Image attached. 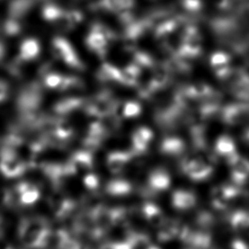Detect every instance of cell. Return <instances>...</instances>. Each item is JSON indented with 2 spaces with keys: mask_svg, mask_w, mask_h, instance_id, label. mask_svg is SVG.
Returning a JSON list of instances; mask_svg holds the SVG:
<instances>
[{
  "mask_svg": "<svg viewBox=\"0 0 249 249\" xmlns=\"http://www.w3.org/2000/svg\"><path fill=\"white\" fill-rule=\"evenodd\" d=\"M86 45L90 52L96 53L100 57H104L107 53L108 40L102 33L90 28V33L86 38Z\"/></svg>",
  "mask_w": 249,
  "mask_h": 249,
  "instance_id": "9",
  "label": "cell"
},
{
  "mask_svg": "<svg viewBox=\"0 0 249 249\" xmlns=\"http://www.w3.org/2000/svg\"><path fill=\"white\" fill-rule=\"evenodd\" d=\"M185 145L181 139L178 138H168L165 139L160 145V151L163 155L169 157H176L183 154Z\"/></svg>",
  "mask_w": 249,
  "mask_h": 249,
  "instance_id": "21",
  "label": "cell"
},
{
  "mask_svg": "<svg viewBox=\"0 0 249 249\" xmlns=\"http://www.w3.org/2000/svg\"><path fill=\"white\" fill-rule=\"evenodd\" d=\"M141 113V107L138 103L128 102L123 107V115L125 118H133Z\"/></svg>",
  "mask_w": 249,
  "mask_h": 249,
  "instance_id": "29",
  "label": "cell"
},
{
  "mask_svg": "<svg viewBox=\"0 0 249 249\" xmlns=\"http://www.w3.org/2000/svg\"><path fill=\"white\" fill-rule=\"evenodd\" d=\"M17 188L21 194V204H34L39 198V191L33 183H21Z\"/></svg>",
  "mask_w": 249,
  "mask_h": 249,
  "instance_id": "22",
  "label": "cell"
},
{
  "mask_svg": "<svg viewBox=\"0 0 249 249\" xmlns=\"http://www.w3.org/2000/svg\"><path fill=\"white\" fill-rule=\"evenodd\" d=\"M86 103L87 100L81 97H68L55 103L53 110L59 116H63L84 107Z\"/></svg>",
  "mask_w": 249,
  "mask_h": 249,
  "instance_id": "14",
  "label": "cell"
},
{
  "mask_svg": "<svg viewBox=\"0 0 249 249\" xmlns=\"http://www.w3.org/2000/svg\"><path fill=\"white\" fill-rule=\"evenodd\" d=\"M134 5V0H98L91 6L94 10H103L120 14L128 11Z\"/></svg>",
  "mask_w": 249,
  "mask_h": 249,
  "instance_id": "10",
  "label": "cell"
},
{
  "mask_svg": "<svg viewBox=\"0 0 249 249\" xmlns=\"http://www.w3.org/2000/svg\"><path fill=\"white\" fill-rule=\"evenodd\" d=\"M6 54V48L4 43L0 40V62L4 60V56Z\"/></svg>",
  "mask_w": 249,
  "mask_h": 249,
  "instance_id": "34",
  "label": "cell"
},
{
  "mask_svg": "<svg viewBox=\"0 0 249 249\" xmlns=\"http://www.w3.org/2000/svg\"><path fill=\"white\" fill-rule=\"evenodd\" d=\"M96 77L102 82L114 81L121 83L122 71L109 63H104L96 73Z\"/></svg>",
  "mask_w": 249,
  "mask_h": 249,
  "instance_id": "20",
  "label": "cell"
},
{
  "mask_svg": "<svg viewBox=\"0 0 249 249\" xmlns=\"http://www.w3.org/2000/svg\"><path fill=\"white\" fill-rule=\"evenodd\" d=\"M215 151L218 156L227 160V161L237 156L236 147L231 138L228 136H221L215 144Z\"/></svg>",
  "mask_w": 249,
  "mask_h": 249,
  "instance_id": "19",
  "label": "cell"
},
{
  "mask_svg": "<svg viewBox=\"0 0 249 249\" xmlns=\"http://www.w3.org/2000/svg\"><path fill=\"white\" fill-rule=\"evenodd\" d=\"M52 53L55 57L75 70H83V62L80 61L79 55L68 39L62 37H55L52 40Z\"/></svg>",
  "mask_w": 249,
  "mask_h": 249,
  "instance_id": "2",
  "label": "cell"
},
{
  "mask_svg": "<svg viewBox=\"0 0 249 249\" xmlns=\"http://www.w3.org/2000/svg\"><path fill=\"white\" fill-rule=\"evenodd\" d=\"M158 228V240L160 242H168L174 239L179 238L183 225H180L178 222L173 219H165V221L163 222Z\"/></svg>",
  "mask_w": 249,
  "mask_h": 249,
  "instance_id": "12",
  "label": "cell"
},
{
  "mask_svg": "<svg viewBox=\"0 0 249 249\" xmlns=\"http://www.w3.org/2000/svg\"><path fill=\"white\" fill-rule=\"evenodd\" d=\"M226 249H249V247L244 241L241 239L233 240Z\"/></svg>",
  "mask_w": 249,
  "mask_h": 249,
  "instance_id": "33",
  "label": "cell"
},
{
  "mask_svg": "<svg viewBox=\"0 0 249 249\" xmlns=\"http://www.w3.org/2000/svg\"><path fill=\"white\" fill-rule=\"evenodd\" d=\"M21 21L7 18V20L4 21V26H3V30L4 34L7 35L9 37H13L21 34Z\"/></svg>",
  "mask_w": 249,
  "mask_h": 249,
  "instance_id": "27",
  "label": "cell"
},
{
  "mask_svg": "<svg viewBox=\"0 0 249 249\" xmlns=\"http://www.w3.org/2000/svg\"><path fill=\"white\" fill-rule=\"evenodd\" d=\"M67 16L70 20L71 24L73 27L76 25L80 24L81 21L84 20V15L81 11H77V10H71V11H67Z\"/></svg>",
  "mask_w": 249,
  "mask_h": 249,
  "instance_id": "30",
  "label": "cell"
},
{
  "mask_svg": "<svg viewBox=\"0 0 249 249\" xmlns=\"http://www.w3.org/2000/svg\"><path fill=\"white\" fill-rule=\"evenodd\" d=\"M84 183L87 189H89L90 191H93L98 187L99 180L96 175H94L92 173H89L84 178Z\"/></svg>",
  "mask_w": 249,
  "mask_h": 249,
  "instance_id": "31",
  "label": "cell"
},
{
  "mask_svg": "<svg viewBox=\"0 0 249 249\" xmlns=\"http://www.w3.org/2000/svg\"><path fill=\"white\" fill-rule=\"evenodd\" d=\"M41 15L45 21L54 23L62 31H71L74 28L68 18L67 11L56 4H45L42 8Z\"/></svg>",
  "mask_w": 249,
  "mask_h": 249,
  "instance_id": "5",
  "label": "cell"
},
{
  "mask_svg": "<svg viewBox=\"0 0 249 249\" xmlns=\"http://www.w3.org/2000/svg\"><path fill=\"white\" fill-rule=\"evenodd\" d=\"M70 162L74 173L84 176L90 173V171L93 168V160L90 153L87 150L76 153Z\"/></svg>",
  "mask_w": 249,
  "mask_h": 249,
  "instance_id": "11",
  "label": "cell"
},
{
  "mask_svg": "<svg viewBox=\"0 0 249 249\" xmlns=\"http://www.w3.org/2000/svg\"><path fill=\"white\" fill-rule=\"evenodd\" d=\"M153 139V132L149 128L141 127L136 130L132 135V152L140 155L149 148Z\"/></svg>",
  "mask_w": 249,
  "mask_h": 249,
  "instance_id": "15",
  "label": "cell"
},
{
  "mask_svg": "<svg viewBox=\"0 0 249 249\" xmlns=\"http://www.w3.org/2000/svg\"><path fill=\"white\" fill-rule=\"evenodd\" d=\"M173 208L178 211H188L194 208L197 202L196 196L193 192L186 190H177L171 198Z\"/></svg>",
  "mask_w": 249,
  "mask_h": 249,
  "instance_id": "8",
  "label": "cell"
},
{
  "mask_svg": "<svg viewBox=\"0 0 249 249\" xmlns=\"http://www.w3.org/2000/svg\"><path fill=\"white\" fill-rule=\"evenodd\" d=\"M142 215L149 225L159 227L165 221V215L158 205L148 202L142 206Z\"/></svg>",
  "mask_w": 249,
  "mask_h": 249,
  "instance_id": "18",
  "label": "cell"
},
{
  "mask_svg": "<svg viewBox=\"0 0 249 249\" xmlns=\"http://www.w3.org/2000/svg\"><path fill=\"white\" fill-rule=\"evenodd\" d=\"M118 103L112 97L110 91L102 90L95 97L85 104V112L90 116L104 119L114 114Z\"/></svg>",
  "mask_w": 249,
  "mask_h": 249,
  "instance_id": "1",
  "label": "cell"
},
{
  "mask_svg": "<svg viewBox=\"0 0 249 249\" xmlns=\"http://www.w3.org/2000/svg\"><path fill=\"white\" fill-rule=\"evenodd\" d=\"M63 75L57 73H50L45 74L44 79V87L49 89L58 90L60 85L62 84Z\"/></svg>",
  "mask_w": 249,
  "mask_h": 249,
  "instance_id": "28",
  "label": "cell"
},
{
  "mask_svg": "<svg viewBox=\"0 0 249 249\" xmlns=\"http://www.w3.org/2000/svg\"><path fill=\"white\" fill-rule=\"evenodd\" d=\"M171 183V176L166 170L157 168L149 173L148 186L150 191L155 193L165 192L169 189Z\"/></svg>",
  "mask_w": 249,
  "mask_h": 249,
  "instance_id": "7",
  "label": "cell"
},
{
  "mask_svg": "<svg viewBox=\"0 0 249 249\" xmlns=\"http://www.w3.org/2000/svg\"><path fill=\"white\" fill-rule=\"evenodd\" d=\"M148 249H160V248H158V247H156V246L150 245V246H149V248H148Z\"/></svg>",
  "mask_w": 249,
  "mask_h": 249,
  "instance_id": "36",
  "label": "cell"
},
{
  "mask_svg": "<svg viewBox=\"0 0 249 249\" xmlns=\"http://www.w3.org/2000/svg\"><path fill=\"white\" fill-rule=\"evenodd\" d=\"M228 162L231 168V177L234 184L238 186L244 184L249 178V160L237 155Z\"/></svg>",
  "mask_w": 249,
  "mask_h": 249,
  "instance_id": "6",
  "label": "cell"
},
{
  "mask_svg": "<svg viewBox=\"0 0 249 249\" xmlns=\"http://www.w3.org/2000/svg\"><path fill=\"white\" fill-rule=\"evenodd\" d=\"M37 0H11L8 7V18L21 21L35 6Z\"/></svg>",
  "mask_w": 249,
  "mask_h": 249,
  "instance_id": "13",
  "label": "cell"
},
{
  "mask_svg": "<svg viewBox=\"0 0 249 249\" xmlns=\"http://www.w3.org/2000/svg\"><path fill=\"white\" fill-rule=\"evenodd\" d=\"M132 191V184L124 179H115L107 184V191L114 196H124Z\"/></svg>",
  "mask_w": 249,
  "mask_h": 249,
  "instance_id": "23",
  "label": "cell"
},
{
  "mask_svg": "<svg viewBox=\"0 0 249 249\" xmlns=\"http://www.w3.org/2000/svg\"><path fill=\"white\" fill-rule=\"evenodd\" d=\"M83 87V80H80L79 77L63 75L62 84L60 85L58 90L66 91V90H75V89H82Z\"/></svg>",
  "mask_w": 249,
  "mask_h": 249,
  "instance_id": "26",
  "label": "cell"
},
{
  "mask_svg": "<svg viewBox=\"0 0 249 249\" xmlns=\"http://www.w3.org/2000/svg\"><path fill=\"white\" fill-rule=\"evenodd\" d=\"M229 61H230V56L228 55H226L223 52H218L212 56V66L218 75L222 77L225 76L226 73L230 70L228 68Z\"/></svg>",
  "mask_w": 249,
  "mask_h": 249,
  "instance_id": "24",
  "label": "cell"
},
{
  "mask_svg": "<svg viewBox=\"0 0 249 249\" xmlns=\"http://www.w3.org/2000/svg\"><path fill=\"white\" fill-rule=\"evenodd\" d=\"M10 87L6 81L0 80V104L7 99Z\"/></svg>",
  "mask_w": 249,
  "mask_h": 249,
  "instance_id": "32",
  "label": "cell"
},
{
  "mask_svg": "<svg viewBox=\"0 0 249 249\" xmlns=\"http://www.w3.org/2000/svg\"><path fill=\"white\" fill-rule=\"evenodd\" d=\"M230 225L233 230L242 231L249 227V211H235L230 217Z\"/></svg>",
  "mask_w": 249,
  "mask_h": 249,
  "instance_id": "25",
  "label": "cell"
},
{
  "mask_svg": "<svg viewBox=\"0 0 249 249\" xmlns=\"http://www.w3.org/2000/svg\"><path fill=\"white\" fill-rule=\"evenodd\" d=\"M243 73L245 74L246 78H247V79L249 80V66L247 67V68H246L245 70H244V71H243Z\"/></svg>",
  "mask_w": 249,
  "mask_h": 249,
  "instance_id": "35",
  "label": "cell"
},
{
  "mask_svg": "<svg viewBox=\"0 0 249 249\" xmlns=\"http://www.w3.org/2000/svg\"><path fill=\"white\" fill-rule=\"evenodd\" d=\"M182 171L190 179L201 182L208 179L213 173L210 163L201 157H193L186 159L182 164Z\"/></svg>",
  "mask_w": 249,
  "mask_h": 249,
  "instance_id": "3",
  "label": "cell"
},
{
  "mask_svg": "<svg viewBox=\"0 0 249 249\" xmlns=\"http://www.w3.org/2000/svg\"><path fill=\"white\" fill-rule=\"evenodd\" d=\"M132 153L124 152V151H115L111 153L107 156V166L111 173H121L124 169L126 165L128 164L130 160L132 158Z\"/></svg>",
  "mask_w": 249,
  "mask_h": 249,
  "instance_id": "16",
  "label": "cell"
},
{
  "mask_svg": "<svg viewBox=\"0 0 249 249\" xmlns=\"http://www.w3.org/2000/svg\"><path fill=\"white\" fill-rule=\"evenodd\" d=\"M40 44L35 38L25 39L20 46V54L18 58L22 62H31L37 58L40 53Z\"/></svg>",
  "mask_w": 249,
  "mask_h": 249,
  "instance_id": "17",
  "label": "cell"
},
{
  "mask_svg": "<svg viewBox=\"0 0 249 249\" xmlns=\"http://www.w3.org/2000/svg\"><path fill=\"white\" fill-rule=\"evenodd\" d=\"M239 192V186L235 184H223L215 187L212 191V204L217 210L225 209L238 196Z\"/></svg>",
  "mask_w": 249,
  "mask_h": 249,
  "instance_id": "4",
  "label": "cell"
}]
</instances>
